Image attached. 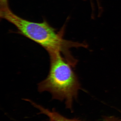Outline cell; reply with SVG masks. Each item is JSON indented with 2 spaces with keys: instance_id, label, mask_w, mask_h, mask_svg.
<instances>
[{
  "instance_id": "6da1fadb",
  "label": "cell",
  "mask_w": 121,
  "mask_h": 121,
  "mask_svg": "<svg viewBox=\"0 0 121 121\" xmlns=\"http://www.w3.org/2000/svg\"><path fill=\"white\" fill-rule=\"evenodd\" d=\"M50 65L47 78L38 85L40 92L47 91L53 99L65 100L66 108L72 110L73 100L77 98L81 88L79 81L69 63L61 53L50 56Z\"/></svg>"
},
{
  "instance_id": "7a4b0ae2",
  "label": "cell",
  "mask_w": 121,
  "mask_h": 121,
  "mask_svg": "<svg viewBox=\"0 0 121 121\" xmlns=\"http://www.w3.org/2000/svg\"><path fill=\"white\" fill-rule=\"evenodd\" d=\"M1 18L11 23L19 34L35 42L46 50L50 56L57 53H66L73 43L64 40L63 28L57 32L46 21L34 22L22 18L10 9L0 11Z\"/></svg>"
},
{
  "instance_id": "3957f363",
  "label": "cell",
  "mask_w": 121,
  "mask_h": 121,
  "mask_svg": "<svg viewBox=\"0 0 121 121\" xmlns=\"http://www.w3.org/2000/svg\"><path fill=\"white\" fill-rule=\"evenodd\" d=\"M31 104L34 107L39 110L40 114H44L48 116L51 121H83L77 119L68 118L62 115L54 109L51 111L33 101L31 102Z\"/></svg>"
},
{
  "instance_id": "277c9868",
  "label": "cell",
  "mask_w": 121,
  "mask_h": 121,
  "mask_svg": "<svg viewBox=\"0 0 121 121\" xmlns=\"http://www.w3.org/2000/svg\"><path fill=\"white\" fill-rule=\"evenodd\" d=\"M0 10H4L9 9L8 0H0Z\"/></svg>"
},
{
  "instance_id": "5b68a950",
  "label": "cell",
  "mask_w": 121,
  "mask_h": 121,
  "mask_svg": "<svg viewBox=\"0 0 121 121\" xmlns=\"http://www.w3.org/2000/svg\"><path fill=\"white\" fill-rule=\"evenodd\" d=\"M103 121H121V119L114 116H106L104 117Z\"/></svg>"
},
{
  "instance_id": "8992f818",
  "label": "cell",
  "mask_w": 121,
  "mask_h": 121,
  "mask_svg": "<svg viewBox=\"0 0 121 121\" xmlns=\"http://www.w3.org/2000/svg\"><path fill=\"white\" fill-rule=\"evenodd\" d=\"M49 121H51L50 120H49Z\"/></svg>"
}]
</instances>
